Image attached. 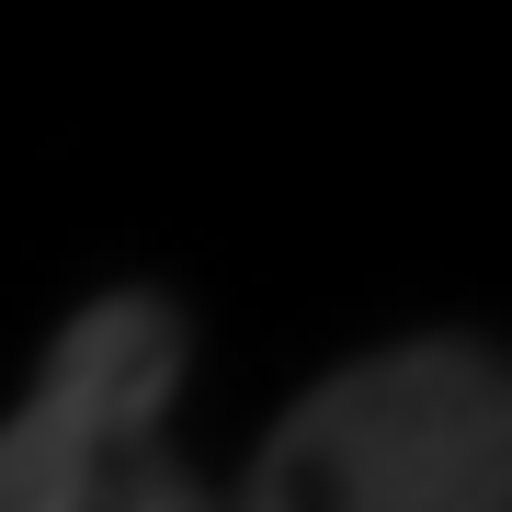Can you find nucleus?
Wrapping results in <instances>:
<instances>
[{"label": "nucleus", "mask_w": 512, "mask_h": 512, "mask_svg": "<svg viewBox=\"0 0 512 512\" xmlns=\"http://www.w3.org/2000/svg\"><path fill=\"white\" fill-rule=\"evenodd\" d=\"M228 512H512V387L478 342H410L308 387Z\"/></svg>", "instance_id": "1"}, {"label": "nucleus", "mask_w": 512, "mask_h": 512, "mask_svg": "<svg viewBox=\"0 0 512 512\" xmlns=\"http://www.w3.org/2000/svg\"><path fill=\"white\" fill-rule=\"evenodd\" d=\"M183 319L160 296H92L57 330L35 399L0 421V512H228L171 456Z\"/></svg>", "instance_id": "2"}]
</instances>
